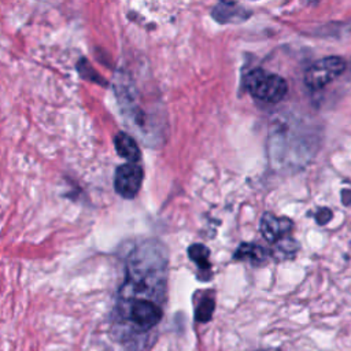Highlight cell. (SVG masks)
I'll use <instances>...</instances> for the list:
<instances>
[{
    "label": "cell",
    "mask_w": 351,
    "mask_h": 351,
    "mask_svg": "<svg viewBox=\"0 0 351 351\" xmlns=\"http://www.w3.org/2000/svg\"><path fill=\"white\" fill-rule=\"evenodd\" d=\"M293 223L287 217H276L271 213H266L261 219V233L266 241L276 244L291 232Z\"/></svg>",
    "instance_id": "obj_4"
},
{
    "label": "cell",
    "mask_w": 351,
    "mask_h": 351,
    "mask_svg": "<svg viewBox=\"0 0 351 351\" xmlns=\"http://www.w3.org/2000/svg\"><path fill=\"white\" fill-rule=\"evenodd\" d=\"M188 255L189 258L199 266L200 270H210L211 265H210V261H208V256H210V251L206 245L203 244H192L189 248H188Z\"/></svg>",
    "instance_id": "obj_8"
},
{
    "label": "cell",
    "mask_w": 351,
    "mask_h": 351,
    "mask_svg": "<svg viewBox=\"0 0 351 351\" xmlns=\"http://www.w3.org/2000/svg\"><path fill=\"white\" fill-rule=\"evenodd\" d=\"M267 258L265 248L254 243H243L234 252V259L237 261H248L254 265H261Z\"/></svg>",
    "instance_id": "obj_7"
},
{
    "label": "cell",
    "mask_w": 351,
    "mask_h": 351,
    "mask_svg": "<svg viewBox=\"0 0 351 351\" xmlns=\"http://www.w3.org/2000/svg\"><path fill=\"white\" fill-rule=\"evenodd\" d=\"M215 308V302L214 298L207 295L203 296L202 300L197 303L196 308H195V319L199 322H207L211 319L213 313Z\"/></svg>",
    "instance_id": "obj_9"
},
{
    "label": "cell",
    "mask_w": 351,
    "mask_h": 351,
    "mask_svg": "<svg viewBox=\"0 0 351 351\" xmlns=\"http://www.w3.org/2000/svg\"><path fill=\"white\" fill-rule=\"evenodd\" d=\"M256 351H281V350L277 348V347H269V348H261V350H256Z\"/></svg>",
    "instance_id": "obj_11"
},
{
    "label": "cell",
    "mask_w": 351,
    "mask_h": 351,
    "mask_svg": "<svg viewBox=\"0 0 351 351\" xmlns=\"http://www.w3.org/2000/svg\"><path fill=\"white\" fill-rule=\"evenodd\" d=\"M144 171L143 167L137 163H123L117 167L115 176H114V188L115 192L125 197V199H133L143 184Z\"/></svg>",
    "instance_id": "obj_3"
},
{
    "label": "cell",
    "mask_w": 351,
    "mask_h": 351,
    "mask_svg": "<svg viewBox=\"0 0 351 351\" xmlns=\"http://www.w3.org/2000/svg\"><path fill=\"white\" fill-rule=\"evenodd\" d=\"M248 10L240 7L233 1H222L215 5L213 10V18H215L219 23H229V22H240L245 21L250 16Z\"/></svg>",
    "instance_id": "obj_5"
},
{
    "label": "cell",
    "mask_w": 351,
    "mask_h": 351,
    "mask_svg": "<svg viewBox=\"0 0 351 351\" xmlns=\"http://www.w3.org/2000/svg\"><path fill=\"white\" fill-rule=\"evenodd\" d=\"M245 86L255 99L266 103H278L288 92V84L282 77L263 69L250 71L245 78Z\"/></svg>",
    "instance_id": "obj_1"
},
{
    "label": "cell",
    "mask_w": 351,
    "mask_h": 351,
    "mask_svg": "<svg viewBox=\"0 0 351 351\" xmlns=\"http://www.w3.org/2000/svg\"><path fill=\"white\" fill-rule=\"evenodd\" d=\"M332 211L329 210V208H326V207H324V208H319L318 211H317V214H315V219H317V222L319 223V225H325V223H328L330 219H332Z\"/></svg>",
    "instance_id": "obj_10"
},
{
    "label": "cell",
    "mask_w": 351,
    "mask_h": 351,
    "mask_svg": "<svg viewBox=\"0 0 351 351\" xmlns=\"http://www.w3.org/2000/svg\"><path fill=\"white\" fill-rule=\"evenodd\" d=\"M347 67L346 60L341 56H326L314 62L304 73V84L310 89H322Z\"/></svg>",
    "instance_id": "obj_2"
},
{
    "label": "cell",
    "mask_w": 351,
    "mask_h": 351,
    "mask_svg": "<svg viewBox=\"0 0 351 351\" xmlns=\"http://www.w3.org/2000/svg\"><path fill=\"white\" fill-rule=\"evenodd\" d=\"M114 145L118 155L126 159L129 163H137V160H140V148L130 134L119 132L114 138Z\"/></svg>",
    "instance_id": "obj_6"
}]
</instances>
